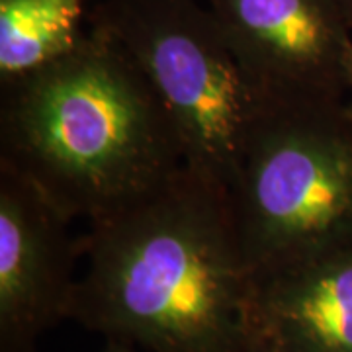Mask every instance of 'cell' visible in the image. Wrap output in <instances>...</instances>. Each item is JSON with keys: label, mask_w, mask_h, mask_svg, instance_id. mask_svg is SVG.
I'll list each match as a JSON object with an SVG mask.
<instances>
[{"label": "cell", "mask_w": 352, "mask_h": 352, "mask_svg": "<svg viewBox=\"0 0 352 352\" xmlns=\"http://www.w3.org/2000/svg\"><path fill=\"white\" fill-rule=\"evenodd\" d=\"M69 319L149 352H241L251 272L231 194L180 168L145 198L88 223Z\"/></svg>", "instance_id": "6da1fadb"}, {"label": "cell", "mask_w": 352, "mask_h": 352, "mask_svg": "<svg viewBox=\"0 0 352 352\" xmlns=\"http://www.w3.org/2000/svg\"><path fill=\"white\" fill-rule=\"evenodd\" d=\"M0 164L71 223L116 214L186 166L149 80L94 28L61 59L2 85Z\"/></svg>", "instance_id": "7a4b0ae2"}, {"label": "cell", "mask_w": 352, "mask_h": 352, "mask_svg": "<svg viewBox=\"0 0 352 352\" xmlns=\"http://www.w3.org/2000/svg\"><path fill=\"white\" fill-rule=\"evenodd\" d=\"M88 28L112 38L149 80L184 164L227 192L264 104L201 0H98Z\"/></svg>", "instance_id": "3957f363"}, {"label": "cell", "mask_w": 352, "mask_h": 352, "mask_svg": "<svg viewBox=\"0 0 352 352\" xmlns=\"http://www.w3.org/2000/svg\"><path fill=\"white\" fill-rule=\"evenodd\" d=\"M229 194L251 276L352 239L346 100L266 110Z\"/></svg>", "instance_id": "277c9868"}, {"label": "cell", "mask_w": 352, "mask_h": 352, "mask_svg": "<svg viewBox=\"0 0 352 352\" xmlns=\"http://www.w3.org/2000/svg\"><path fill=\"white\" fill-rule=\"evenodd\" d=\"M266 110L344 100L352 30L337 0H201Z\"/></svg>", "instance_id": "5b68a950"}, {"label": "cell", "mask_w": 352, "mask_h": 352, "mask_svg": "<svg viewBox=\"0 0 352 352\" xmlns=\"http://www.w3.org/2000/svg\"><path fill=\"white\" fill-rule=\"evenodd\" d=\"M69 226L38 186L0 164V352H34L69 319L82 256Z\"/></svg>", "instance_id": "8992f818"}, {"label": "cell", "mask_w": 352, "mask_h": 352, "mask_svg": "<svg viewBox=\"0 0 352 352\" xmlns=\"http://www.w3.org/2000/svg\"><path fill=\"white\" fill-rule=\"evenodd\" d=\"M247 323L280 352H352V239L252 274Z\"/></svg>", "instance_id": "52a82bcc"}, {"label": "cell", "mask_w": 352, "mask_h": 352, "mask_svg": "<svg viewBox=\"0 0 352 352\" xmlns=\"http://www.w3.org/2000/svg\"><path fill=\"white\" fill-rule=\"evenodd\" d=\"M88 0H0V85L61 59L85 36Z\"/></svg>", "instance_id": "ba28073f"}, {"label": "cell", "mask_w": 352, "mask_h": 352, "mask_svg": "<svg viewBox=\"0 0 352 352\" xmlns=\"http://www.w3.org/2000/svg\"><path fill=\"white\" fill-rule=\"evenodd\" d=\"M96 352H149L133 346V344H127V342H120V340H106V344L102 346L100 351Z\"/></svg>", "instance_id": "9c48e42d"}, {"label": "cell", "mask_w": 352, "mask_h": 352, "mask_svg": "<svg viewBox=\"0 0 352 352\" xmlns=\"http://www.w3.org/2000/svg\"><path fill=\"white\" fill-rule=\"evenodd\" d=\"M241 352H280L276 349H272L270 344H266L263 340L254 339V337H249V342L245 344V349Z\"/></svg>", "instance_id": "30bf717a"}, {"label": "cell", "mask_w": 352, "mask_h": 352, "mask_svg": "<svg viewBox=\"0 0 352 352\" xmlns=\"http://www.w3.org/2000/svg\"><path fill=\"white\" fill-rule=\"evenodd\" d=\"M340 6V10L344 14V18H346V22L351 25L352 30V0H337Z\"/></svg>", "instance_id": "8fae6325"}, {"label": "cell", "mask_w": 352, "mask_h": 352, "mask_svg": "<svg viewBox=\"0 0 352 352\" xmlns=\"http://www.w3.org/2000/svg\"><path fill=\"white\" fill-rule=\"evenodd\" d=\"M346 87H349V92L352 94V53L349 55V61H346ZM346 104H349V108H351L352 112V96L351 100H346Z\"/></svg>", "instance_id": "7c38bea8"}]
</instances>
